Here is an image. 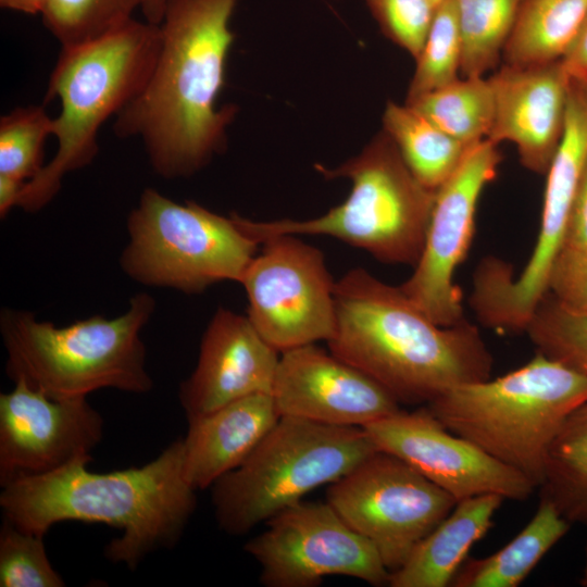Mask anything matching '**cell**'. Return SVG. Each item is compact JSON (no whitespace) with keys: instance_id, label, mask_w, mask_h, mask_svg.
Segmentation results:
<instances>
[{"instance_id":"6da1fadb","label":"cell","mask_w":587,"mask_h":587,"mask_svg":"<svg viewBox=\"0 0 587 587\" xmlns=\"http://www.w3.org/2000/svg\"><path fill=\"white\" fill-rule=\"evenodd\" d=\"M239 0H168L160 49L145 86L115 116L114 134L139 138L166 179L204 167L225 146L236 108L217 105Z\"/></svg>"},{"instance_id":"7a4b0ae2","label":"cell","mask_w":587,"mask_h":587,"mask_svg":"<svg viewBox=\"0 0 587 587\" xmlns=\"http://www.w3.org/2000/svg\"><path fill=\"white\" fill-rule=\"evenodd\" d=\"M90 461L3 485V519L41 536L65 521L116 527L121 535L105 546L104 555L130 570L178 541L197 504V490L184 474L183 438L139 467L93 473Z\"/></svg>"},{"instance_id":"3957f363","label":"cell","mask_w":587,"mask_h":587,"mask_svg":"<svg viewBox=\"0 0 587 587\" xmlns=\"http://www.w3.org/2000/svg\"><path fill=\"white\" fill-rule=\"evenodd\" d=\"M336 327L329 351L359 369L399 403L428 404L445 392L490 378L494 359L477 327L433 322L400 286L363 267L335 283Z\"/></svg>"},{"instance_id":"277c9868","label":"cell","mask_w":587,"mask_h":587,"mask_svg":"<svg viewBox=\"0 0 587 587\" xmlns=\"http://www.w3.org/2000/svg\"><path fill=\"white\" fill-rule=\"evenodd\" d=\"M160 41V25L132 18L98 39L62 48L43 99L61 103L53 117L58 148L39 174L25 183L17 207L41 210L57 196L65 175L93 161L100 128L145 86Z\"/></svg>"},{"instance_id":"5b68a950","label":"cell","mask_w":587,"mask_h":587,"mask_svg":"<svg viewBox=\"0 0 587 587\" xmlns=\"http://www.w3.org/2000/svg\"><path fill=\"white\" fill-rule=\"evenodd\" d=\"M154 309L155 300L139 292L120 316L96 315L59 327L30 311L5 308L0 333L7 373L53 399L86 398L103 388L148 392L153 382L140 333Z\"/></svg>"},{"instance_id":"8992f818","label":"cell","mask_w":587,"mask_h":587,"mask_svg":"<svg viewBox=\"0 0 587 587\" xmlns=\"http://www.w3.org/2000/svg\"><path fill=\"white\" fill-rule=\"evenodd\" d=\"M315 168L326 179L350 180L342 203L308 220L253 221L232 213L236 224L259 243L276 235L329 236L384 263H417L436 191L415 178L384 130L338 166Z\"/></svg>"},{"instance_id":"52a82bcc","label":"cell","mask_w":587,"mask_h":587,"mask_svg":"<svg viewBox=\"0 0 587 587\" xmlns=\"http://www.w3.org/2000/svg\"><path fill=\"white\" fill-rule=\"evenodd\" d=\"M587 401V376L540 352L495 379L455 387L426 409L539 486L547 451L566 416Z\"/></svg>"},{"instance_id":"ba28073f","label":"cell","mask_w":587,"mask_h":587,"mask_svg":"<svg viewBox=\"0 0 587 587\" xmlns=\"http://www.w3.org/2000/svg\"><path fill=\"white\" fill-rule=\"evenodd\" d=\"M377 451L364 427L280 416L250 455L212 486L220 527L243 535Z\"/></svg>"},{"instance_id":"9c48e42d","label":"cell","mask_w":587,"mask_h":587,"mask_svg":"<svg viewBox=\"0 0 587 587\" xmlns=\"http://www.w3.org/2000/svg\"><path fill=\"white\" fill-rule=\"evenodd\" d=\"M129 241L120 264L132 279L188 295L240 283L258 245L236 224L195 201L175 202L146 188L127 217Z\"/></svg>"},{"instance_id":"30bf717a","label":"cell","mask_w":587,"mask_h":587,"mask_svg":"<svg viewBox=\"0 0 587 587\" xmlns=\"http://www.w3.org/2000/svg\"><path fill=\"white\" fill-rule=\"evenodd\" d=\"M326 501L373 544L389 572L458 502L401 459L378 450L329 484Z\"/></svg>"},{"instance_id":"8fae6325","label":"cell","mask_w":587,"mask_h":587,"mask_svg":"<svg viewBox=\"0 0 587 587\" xmlns=\"http://www.w3.org/2000/svg\"><path fill=\"white\" fill-rule=\"evenodd\" d=\"M587 158V85L571 79L565 128L547 173L538 237L527 263L514 275L505 263L482 277L479 297L499 327L523 332L548 294L552 266L561 252Z\"/></svg>"},{"instance_id":"7c38bea8","label":"cell","mask_w":587,"mask_h":587,"mask_svg":"<svg viewBox=\"0 0 587 587\" xmlns=\"http://www.w3.org/2000/svg\"><path fill=\"white\" fill-rule=\"evenodd\" d=\"M261 243L240 280L250 322L280 353L328 341L336 327V282L323 252L295 235H276Z\"/></svg>"},{"instance_id":"4fadbf2b","label":"cell","mask_w":587,"mask_h":587,"mask_svg":"<svg viewBox=\"0 0 587 587\" xmlns=\"http://www.w3.org/2000/svg\"><path fill=\"white\" fill-rule=\"evenodd\" d=\"M245 550L261 565L260 580L266 587H313L330 575L382 586L390 574L373 544L327 501H300L282 510Z\"/></svg>"},{"instance_id":"5bb4252c","label":"cell","mask_w":587,"mask_h":587,"mask_svg":"<svg viewBox=\"0 0 587 587\" xmlns=\"http://www.w3.org/2000/svg\"><path fill=\"white\" fill-rule=\"evenodd\" d=\"M501 160L498 145L489 139L467 150L457 171L436 190L422 254L411 276L400 285L440 326L465 321L455 270L470 250L482 192L496 178Z\"/></svg>"},{"instance_id":"9a60e30c","label":"cell","mask_w":587,"mask_h":587,"mask_svg":"<svg viewBox=\"0 0 587 587\" xmlns=\"http://www.w3.org/2000/svg\"><path fill=\"white\" fill-rule=\"evenodd\" d=\"M378 451L392 454L457 501L485 494L525 500L536 488L523 473L446 428L426 407L364 426Z\"/></svg>"},{"instance_id":"2e32d148","label":"cell","mask_w":587,"mask_h":587,"mask_svg":"<svg viewBox=\"0 0 587 587\" xmlns=\"http://www.w3.org/2000/svg\"><path fill=\"white\" fill-rule=\"evenodd\" d=\"M103 427L86 398L53 399L15 380L11 391L0 395L1 486L91 460Z\"/></svg>"},{"instance_id":"e0dca14e","label":"cell","mask_w":587,"mask_h":587,"mask_svg":"<svg viewBox=\"0 0 587 587\" xmlns=\"http://www.w3.org/2000/svg\"><path fill=\"white\" fill-rule=\"evenodd\" d=\"M272 397L280 416L364 427L400 411L372 377L310 344L282 352Z\"/></svg>"},{"instance_id":"ac0fdd59","label":"cell","mask_w":587,"mask_h":587,"mask_svg":"<svg viewBox=\"0 0 587 587\" xmlns=\"http://www.w3.org/2000/svg\"><path fill=\"white\" fill-rule=\"evenodd\" d=\"M278 353L248 316L217 309L202 336L197 365L179 386L187 419L250 395L272 394Z\"/></svg>"},{"instance_id":"d6986e66","label":"cell","mask_w":587,"mask_h":587,"mask_svg":"<svg viewBox=\"0 0 587 587\" xmlns=\"http://www.w3.org/2000/svg\"><path fill=\"white\" fill-rule=\"evenodd\" d=\"M488 77L495 115L487 139L513 143L521 164L545 175L566 122L571 78L561 60L525 67L502 63Z\"/></svg>"},{"instance_id":"ffe728a7","label":"cell","mask_w":587,"mask_h":587,"mask_svg":"<svg viewBox=\"0 0 587 587\" xmlns=\"http://www.w3.org/2000/svg\"><path fill=\"white\" fill-rule=\"evenodd\" d=\"M279 417L272 394H254L187 419L183 442L188 483L196 490L211 487L250 455Z\"/></svg>"},{"instance_id":"44dd1931","label":"cell","mask_w":587,"mask_h":587,"mask_svg":"<svg viewBox=\"0 0 587 587\" xmlns=\"http://www.w3.org/2000/svg\"><path fill=\"white\" fill-rule=\"evenodd\" d=\"M503 497L485 494L457 502L451 512L390 572L391 587H447L467 559L471 548L492 526Z\"/></svg>"},{"instance_id":"7402d4cb","label":"cell","mask_w":587,"mask_h":587,"mask_svg":"<svg viewBox=\"0 0 587 587\" xmlns=\"http://www.w3.org/2000/svg\"><path fill=\"white\" fill-rule=\"evenodd\" d=\"M571 524L547 500L526 526L497 552L466 559L450 587H516L569 532Z\"/></svg>"},{"instance_id":"603a6c76","label":"cell","mask_w":587,"mask_h":587,"mask_svg":"<svg viewBox=\"0 0 587 587\" xmlns=\"http://www.w3.org/2000/svg\"><path fill=\"white\" fill-rule=\"evenodd\" d=\"M587 14V0H523L502 63L542 65L562 60Z\"/></svg>"},{"instance_id":"cb8c5ba5","label":"cell","mask_w":587,"mask_h":587,"mask_svg":"<svg viewBox=\"0 0 587 587\" xmlns=\"http://www.w3.org/2000/svg\"><path fill=\"white\" fill-rule=\"evenodd\" d=\"M383 130L415 178L433 191L451 177L472 147L446 134L408 103H387Z\"/></svg>"},{"instance_id":"d4e9b609","label":"cell","mask_w":587,"mask_h":587,"mask_svg":"<svg viewBox=\"0 0 587 587\" xmlns=\"http://www.w3.org/2000/svg\"><path fill=\"white\" fill-rule=\"evenodd\" d=\"M538 488L540 499L571 525L587 526V401L566 416L551 441Z\"/></svg>"},{"instance_id":"484cf974","label":"cell","mask_w":587,"mask_h":587,"mask_svg":"<svg viewBox=\"0 0 587 587\" xmlns=\"http://www.w3.org/2000/svg\"><path fill=\"white\" fill-rule=\"evenodd\" d=\"M405 103L467 147L487 139L494 122L495 97L486 76H461Z\"/></svg>"},{"instance_id":"4316f807","label":"cell","mask_w":587,"mask_h":587,"mask_svg":"<svg viewBox=\"0 0 587 587\" xmlns=\"http://www.w3.org/2000/svg\"><path fill=\"white\" fill-rule=\"evenodd\" d=\"M462 40L461 76H486L503 50L523 0H454Z\"/></svg>"},{"instance_id":"83f0119b","label":"cell","mask_w":587,"mask_h":587,"mask_svg":"<svg viewBox=\"0 0 587 587\" xmlns=\"http://www.w3.org/2000/svg\"><path fill=\"white\" fill-rule=\"evenodd\" d=\"M143 0H42L46 28L70 48L98 39L129 22Z\"/></svg>"},{"instance_id":"f1b7e54d","label":"cell","mask_w":587,"mask_h":587,"mask_svg":"<svg viewBox=\"0 0 587 587\" xmlns=\"http://www.w3.org/2000/svg\"><path fill=\"white\" fill-rule=\"evenodd\" d=\"M415 62L405 101L414 100L461 77L462 40L454 0H442L436 7Z\"/></svg>"},{"instance_id":"f546056e","label":"cell","mask_w":587,"mask_h":587,"mask_svg":"<svg viewBox=\"0 0 587 587\" xmlns=\"http://www.w3.org/2000/svg\"><path fill=\"white\" fill-rule=\"evenodd\" d=\"M53 135V117L43 105L15 108L0 118V175L24 183L43 164L46 139Z\"/></svg>"},{"instance_id":"4dcf8cb0","label":"cell","mask_w":587,"mask_h":587,"mask_svg":"<svg viewBox=\"0 0 587 587\" xmlns=\"http://www.w3.org/2000/svg\"><path fill=\"white\" fill-rule=\"evenodd\" d=\"M525 333L537 352L587 376V316L564 308L548 292Z\"/></svg>"},{"instance_id":"1f68e13d","label":"cell","mask_w":587,"mask_h":587,"mask_svg":"<svg viewBox=\"0 0 587 587\" xmlns=\"http://www.w3.org/2000/svg\"><path fill=\"white\" fill-rule=\"evenodd\" d=\"M0 586H65L48 558L43 536L25 532L4 519L0 529Z\"/></svg>"},{"instance_id":"d6a6232c","label":"cell","mask_w":587,"mask_h":587,"mask_svg":"<svg viewBox=\"0 0 587 587\" xmlns=\"http://www.w3.org/2000/svg\"><path fill=\"white\" fill-rule=\"evenodd\" d=\"M385 35L414 60L419 57L436 7L429 0H366Z\"/></svg>"},{"instance_id":"836d02e7","label":"cell","mask_w":587,"mask_h":587,"mask_svg":"<svg viewBox=\"0 0 587 587\" xmlns=\"http://www.w3.org/2000/svg\"><path fill=\"white\" fill-rule=\"evenodd\" d=\"M548 292L564 308L587 316V249H562L549 278Z\"/></svg>"},{"instance_id":"e575fe53","label":"cell","mask_w":587,"mask_h":587,"mask_svg":"<svg viewBox=\"0 0 587 587\" xmlns=\"http://www.w3.org/2000/svg\"><path fill=\"white\" fill-rule=\"evenodd\" d=\"M564 248L587 249V158L579 177Z\"/></svg>"},{"instance_id":"d590c367","label":"cell","mask_w":587,"mask_h":587,"mask_svg":"<svg viewBox=\"0 0 587 587\" xmlns=\"http://www.w3.org/2000/svg\"><path fill=\"white\" fill-rule=\"evenodd\" d=\"M561 62L571 79L587 85V14Z\"/></svg>"},{"instance_id":"8d00e7d4","label":"cell","mask_w":587,"mask_h":587,"mask_svg":"<svg viewBox=\"0 0 587 587\" xmlns=\"http://www.w3.org/2000/svg\"><path fill=\"white\" fill-rule=\"evenodd\" d=\"M25 183L0 175V215L7 216L9 211L17 207L21 192Z\"/></svg>"},{"instance_id":"74e56055","label":"cell","mask_w":587,"mask_h":587,"mask_svg":"<svg viewBox=\"0 0 587 587\" xmlns=\"http://www.w3.org/2000/svg\"><path fill=\"white\" fill-rule=\"evenodd\" d=\"M168 0H143L141 12L145 21L153 25H160Z\"/></svg>"},{"instance_id":"f35d334b","label":"cell","mask_w":587,"mask_h":587,"mask_svg":"<svg viewBox=\"0 0 587 587\" xmlns=\"http://www.w3.org/2000/svg\"><path fill=\"white\" fill-rule=\"evenodd\" d=\"M42 0H0V7L25 14H39Z\"/></svg>"},{"instance_id":"ab89813d","label":"cell","mask_w":587,"mask_h":587,"mask_svg":"<svg viewBox=\"0 0 587 587\" xmlns=\"http://www.w3.org/2000/svg\"><path fill=\"white\" fill-rule=\"evenodd\" d=\"M579 583L583 587H587V545L585 548V565H584V570H583V574H582V578Z\"/></svg>"},{"instance_id":"60d3db41","label":"cell","mask_w":587,"mask_h":587,"mask_svg":"<svg viewBox=\"0 0 587 587\" xmlns=\"http://www.w3.org/2000/svg\"><path fill=\"white\" fill-rule=\"evenodd\" d=\"M433 4L438 5L442 0H429Z\"/></svg>"}]
</instances>
